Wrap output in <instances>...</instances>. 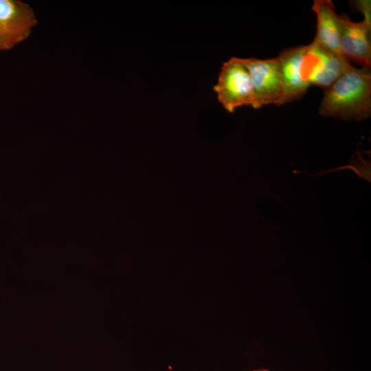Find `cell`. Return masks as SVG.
<instances>
[{
  "label": "cell",
  "mask_w": 371,
  "mask_h": 371,
  "mask_svg": "<svg viewBox=\"0 0 371 371\" xmlns=\"http://www.w3.org/2000/svg\"><path fill=\"white\" fill-rule=\"evenodd\" d=\"M319 114L344 120H361L371 114L370 69L350 66L328 89Z\"/></svg>",
  "instance_id": "1"
},
{
  "label": "cell",
  "mask_w": 371,
  "mask_h": 371,
  "mask_svg": "<svg viewBox=\"0 0 371 371\" xmlns=\"http://www.w3.org/2000/svg\"><path fill=\"white\" fill-rule=\"evenodd\" d=\"M351 66L342 55L335 53L313 39L306 45L300 72L303 80L310 87H330Z\"/></svg>",
  "instance_id": "2"
},
{
  "label": "cell",
  "mask_w": 371,
  "mask_h": 371,
  "mask_svg": "<svg viewBox=\"0 0 371 371\" xmlns=\"http://www.w3.org/2000/svg\"><path fill=\"white\" fill-rule=\"evenodd\" d=\"M219 102L229 113L254 104V89L248 69L241 58L232 57L223 64L214 87Z\"/></svg>",
  "instance_id": "3"
},
{
  "label": "cell",
  "mask_w": 371,
  "mask_h": 371,
  "mask_svg": "<svg viewBox=\"0 0 371 371\" xmlns=\"http://www.w3.org/2000/svg\"><path fill=\"white\" fill-rule=\"evenodd\" d=\"M250 74L254 89V109L269 104L280 106L282 95V69L278 57L241 58Z\"/></svg>",
  "instance_id": "4"
},
{
  "label": "cell",
  "mask_w": 371,
  "mask_h": 371,
  "mask_svg": "<svg viewBox=\"0 0 371 371\" xmlns=\"http://www.w3.org/2000/svg\"><path fill=\"white\" fill-rule=\"evenodd\" d=\"M37 24L30 6L19 0H0V52L13 48Z\"/></svg>",
  "instance_id": "5"
},
{
  "label": "cell",
  "mask_w": 371,
  "mask_h": 371,
  "mask_svg": "<svg viewBox=\"0 0 371 371\" xmlns=\"http://www.w3.org/2000/svg\"><path fill=\"white\" fill-rule=\"evenodd\" d=\"M341 54L363 68L371 66V25L365 21H352L347 15H338Z\"/></svg>",
  "instance_id": "6"
},
{
  "label": "cell",
  "mask_w": 371,
  "mask_h": 371,
  "mask_svg": "<svg viewBox=\"0 0 371 371\" xmlns=\"http://www.w3.org/2000/svg\"><path fill=\"white\" fill-rule=\"evenodd\" d=\"M305 49L306 45L286 48L278 56L281 65L283 82L280 105L300 99L309 87L303 80L300 72L301 61Z\"/></svg>",
  "instance_id": "7"
},
{
  "label": "cell",
  "mask_w": 371,
  "mask_h": 371,
  "mask_svg": "<svg viewBox=\"0 0 371 371\" xmlns=\"http://www.w3.org/2000/svg\"><path fill=\"white\" fill-rule=\"evenodd\" d=\"M312 10L317 16V32L314 39L329 50L341 54L338 14L333 3L330 0H315Z\"/></svg>",
  "instance_id": "8"
},
{
  "label": "cell",
  "mask_w": 371,
  "mask_h": 371,
  "mask_svg": "<svg viewBox=\"0 0 371 371\" xmlns=\"http://www.w3.org/2000/svg\"><path fill=\"white\" fill-rule=\"evenodd\" d=\"M353 4L355 5V8H357L362 14H363V21H365L369 25H371L370 1H353Z\"/></svg>",
  "instance_id": "9"
},
{
  "label": "cell",
  "mask_w": 371,
  "mask_h": 371,
  "mask_svg": "<svg viewBox=\"0 0 371 371\" xmlns=\"http://www.w3.org/2000/svg\"><path fill=\"white\" fill-rule=\"evenodd\" d=\"M249 371H271L267 369H258V370H249Z\"/></svg>",
  "instance_id": "10"
}]
</instances>
